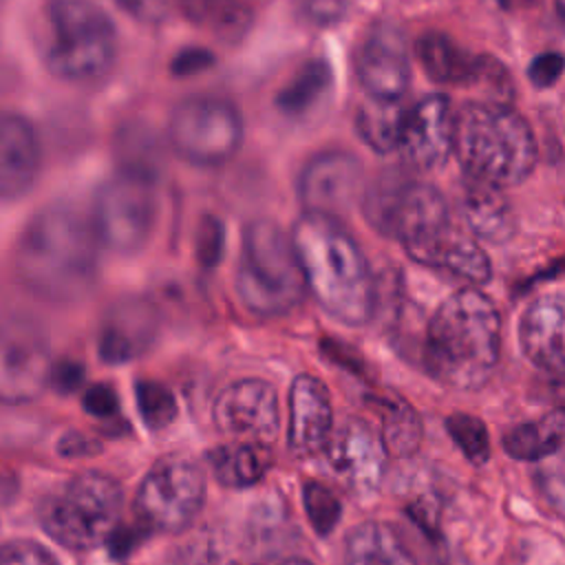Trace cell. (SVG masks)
Listing matches in <instances>:
<instances>
[{
	"label": "cell",
	"instance_id": "cell-1",
	"mask_svg": "<svg viewBox=\"0 0 565 565\" xmlns=\"http://www.w3.org/2000/svg\"><path fill=\"white\" fill-rule=\"evenodd\" d=\"M97 245L88 218L66 203H51L24 225L13 256L15 274L40 300L75 302L95 285Z\"/></svg>",
	"mask_w": 565,
	"mask_h": 565
},
{
	"label": "cell",
	"instance_id": "cell-2",
	"mask_svg": "<svg viewBox=\"0 0 565 565\" xmlns=\"http://www.w3.org/2000/svg\"><path fill=\"white\" fill-rule=\"evenodd\" d=\"M305 289L335 320L362 327L375 309V287L364 252L340 218L302 214L291 230Z\"/></svg>",
	"mask_w": 565,
	"mask_h": 565
},
{
	"label": "cell",
	"instance_id": "cell-3",
	"mask_svg": "<svg viewBox=\"0 0 565 565\" xmlns=\"http://www.w3.org/2000/svg\"><path fill=\"white\" fill-rule=\"evenodd\" d=\"M501 351V316L477 287L450 294L430 316L424 366L444 386L477 391L492 377Z\"/></svg>",
	"mask_w": 565,
	"mask_h": 565
},
{
	"label": "cell",
	"instance_id": "cell-4",
	"mask_svg": "<svg viewBox=\"0 0 565 565\" xmlns=\"http://www.w3.org/2000/svg\"><path fill=\"white\" fill-rule=\"evenodd\" d=\"M452 152L472 181L492 188L523 183L539 159L530 121L501 102H468L455 110Z\"/></svg>",
	"mask_w": 565,
	"mask_h": 565
},
{
	"label": "cell",
	"instance_id": "cell-5",
	"mask_svg": "<svg viewBox=\"0 0 565 565\" xmlns=\"http://www.w3.org/2000/svg\"><path fill=\"white\" fill-rule=\"evenodd\" d=\"M44 64L68 84L104 79L117 60V24L102 0H46Z\"/></svg>",
	"mask_w": 565,
	"mask_h": 565
},
{
	"label": "cell",
	"instance_id": "cell-6",
	"mask_svg": "<svg viewBox=\"0 0 565 565\" xmlns=\"http://www.w3.org/2000/svg\"><path fill=\"white\" fill-rule=\"evenodd\" d=\"M305 291L291 236L269 218L245 225L236 269V294L243 307L254 316L276 318L296 309Z\"/></svg>",
	"mask_w": 565,
	"mask_h": 565
},
{
	"label": "cell",
	"instance_id": "cell-7",
	"mask_svg": "<svg viewBox=\"0 0 565 565\" xmlns=\"http://www.w3.org/2000/svg\"><path fill=\"white\" fill-rule=\"evenodd\" d=\"M124 494L104 472H79L40 503L44 532L68 550H93L110 539L121 519Z\"/></svg>",
	"mask_w": 565,
	"mask_h": 565
},
{
	"label": "cell",
	"instance_id": "cell-8",
	"mask_svg": "<svg viewBox=\"0 0 565 565\" xmlns=\"http://www.w3.org/2000/svg\"><path fill=\"white\" fill-rule=\"evenodd\" d=\"M207 479L201 463L185 452L163 455L141 479L135 514L150 532L179 534L192 525L205 501Z\"/></svg>",
	"mask_w": 565,
	"mask_h": 565
},
{
	"label": "cell",
	"instance_id": "cell-9",
	"mask_svg": "<svg viewBox=\"0 0 565 565\" xmlns=\"http://www.w3.org/2000/svg\"><path fill=\"white\" fill-rule=\"evenodd\" d=\"M157 207L154 174L119 168L99 185L90 225L97 241L110 252L135 254L152 236Z\"/></svg>",
	"mask_w": 565,
	"mask_h": 565
},
{
	"label": "cell",
	"instance_id": "cell-10",
	"mask_svg": "<svg viewBox=\"0 0 565 565\" xmlns=\"http://www.w3.org/2000/svg\"><path fill=\"white\" fill-rule=\"evenodd\" d=\"M245 135L238 108L212 95H194L179 102L168 119V141L188 163L212 168L227 163Z\"/></svg>",
	"mask_w": 565,
	"mask_h": 565
},
{
	"label": "cell",
	"instance_id": "cell-11",
	"mask_svg": "<svg viewBox=\"0 0 565 565\" xmlns=\"http://www.w3.org/2000/svg\"><path fill=\"white\" fill-rule=\"evenodd\" d=\"M415 55L426 77L437 86L477 88L488 102L501 104H508L514 93V82L497 57L468 53L441 31L422 33L415 42Z\"/></svg>",
	"mask_w": 565,
	"mask_h": 565
},
{
	"label": "cell",
	"instance_id": "cell-12",
	"mask_svg": "<svg viewBox=\"0 0 565 565\" xmlns=\"http://www.w3.org/2000/svg\"><path fill=\"white\" fill-rule=\"evenodd\" d=\"M51 349L31 320L0 324V404L20 406L38 399L51 377Z\"/></svg>",
	"mask_w": 565,
	"mask_h": 565
},
{
	"label": "cell",
	"instance_id": "cell-13",
	"mask_svg": "<svg viewBox=\"0 0 565 565\" xmlns=\"http://www.w3.org/2000/svg\"><path fill=\"white\" fill-rule=\"evenodd\" d=\"M364 185L362 161L342 148L313 154L298 174V201L305 214L340 218L360 199Z\"/></svg>",
	"mask_w": 565,
	"mask_h": 565
},
{
	"label": "cell",
	"instance_id": "cell-14",
	"mask_svg": "<svg viewBox=\"0 0 565 565\" xmlns=\"http://www.w3.org/2000/svg\"><path fill=\"white\" fill-rule=\"evenodd\" d=\"M212 417L225 437L267 446L280 430L278 393L258 377L236 380L214 399Z\"/></svg>",
	"mask_w": 565,
	"mask_h": 565
},
{
	"label": "cell",
	"instance_id": "cell-15",
	"mask_svg": "<svg viewBox=\"0 0 565 565\" xmlns=\"http://www.w3.org/2000/svg\"><path fill=\"white\" fill-rule=\"evenodd\" d=\"M353 71L366 97L402 102L411 86V57L402 29L375 22L353 51Z\"/></svg>",
	"mask_w": 565,
	"mask_h": 565
},
{
	"label": "cell",
	"instance_id": "cell-16",
	"mask_svg": "<svg viewBox=\"0 0 565 565\" xmlns=\"http://www.w3.org/2000/svg\"><path fill=\"white\" fill-rule=\"evenodd\" d=\"M335 479L358 499H369L380 490L386 470V448L364 419H347L331 430L322 450Z\"/></svg>",
	"mask_w": 565,
	"mask_h": 565
},
{
	"label": "cell",
	"instance_id": "cell-17",
	"mask_svg": "<svg viewBox=\"0 0 565 565\" xmlns=\"http://www.w3.org/2000/svg\"><path fill=\"white\" fill-rule=\"evenodd\" d=\"M455 108L448 95L430 93L406 106L397 150L408 166L430 170L452 154Z\"/></svg>",
	"mask_w": 565,
	"mask_h": 565
},
{
	"label": "cell",
	"instance_id": "cell-18",
	"mask_svg": "<svg viewBox=\"0 0 565 565\" xmlns=\"http://www.w3.org/2000/svg\"><path fill=\"white\" fill-rule=\"evenodd\" d=\"M287 446L296 457L324 450L333 430V406L327 386L311 373H300L289 388Z\"/></svg>",
	"mask_w": 565,
	"mask_h": 565
},
{
	"label": "cell",
	"instance_id": "cell-19",
	"mask_svg": "<svg viewBox=\"0 0 565 565\" xmlns=\"http://www.w3.org/2000/svg\"><path fill=\"white\" fill-rule=\"evenodd\" d=\"M42 170V143L33 121L18 110H0V199H22Z\"/></svg>",
	"mask_w": 565,
	"mask_h": 565
},
{
	"label": "cell",
	"instance_id": "cell-20",
	"mask_svg": "<svg viewBox=\"0 0 565 565\" xmlns=\"http://www.w3.org/2000/svg\"><path fill=\"white\" fill-rule=\"evenodd\" d=\"M406 254L426 267L441 269L470 287L483 285L490 280L492 267L488 260V254L483 247L463 230H459L455 223H448L446 227L404 245Z\"/></svg>",
	"mask_w": 565,
	"mask_h": 565
},
{
	"label": "cell",
	"instance_id": "cell-21",
	"mask_svg": "<svg viewBox=\"0 0 565 565\" xmlns=\"http://www.w3.org/2000/svg\"><path fill=\"white\" fill-rule=\"evenodd\" d=\"M157 329V313L146 300H119L102 320L97 338L99 358L108 364H126L152 347Z\"/></svg>",
	"mask_w": 565,
	"mask_h": 565
},
{
	"label": "cell",
	"instance_id": "cell-22",
	"mask_svg": "<svg viewBox=\"0 0 565 565\" xmlns=\"http://www.w3.org/2000/svg\"><path fill=\"white\" fill-rule=\"evenodd\" d=\"M565 305L561 291H547L530 300L519 320V344L523 355L541 371L563 373Z\"/></svg>",
	"mask_w": 565,
	"mask_h": 565
},
{
	"label": "cell",
	"instance_id": "cell-23",
	"mask_svg": "<svg viewBox=\"0 0 565 565\" xmlns=\"http://www.w3.org/2000/svg\"><path fill=\"white\" fill-rule=\"evenodd\" d=\"M459 216L472 238L486 243H508L516 232L512 205L499 188L468 181L459 199Z\"/></svg>",
	"mask_w": 565,
	"mask_h": 565
},
{
	"label": "cell",
	"instance_id": "cell-24",
	"mask_svg": "<svg viewBox=\"0 0 565 565\" xmlns=\"http://www.w3.org/2000/svg\"><path fill=\"white\" fill-rule=\"evenodd\" d=\"M344 565H417V561L395 525L364 521L347 536Z\"/></svg>",
	"mask_w": 565,
	"mask_h": 565
},
{
	"label": "cell",
	"instance_id": "cell-25",
	"mask_svg": "<svg viewBox=\"0 0 565 565\" xmlns=\"http://www.w3.org/2000/svg\"><path fill=\"white\" fill-rule=\"evenodd\" d=\"M214 479L225 488H249L258 483L269 466L265 446L230 439L207 452Z\"/></svg>",
	"mask_w": 565,
	"mask_h": 565
},
{
	"label": "cell",
	"instance_id": "cell-26",
	"mask_svg": "<svg viewBox=\"0 0 565 565\" xmlns=\"http://www.w3.org/2000/svg\"><path fill=\"white\" fill-rule=\"evenodd\" d=\"M333 86L331 66L322 57L302 62L296 73L280 86L276 108L287 117H305L322 104Z\"/></svg>",
	"mask_w": 565,
	"mask_h": 565
},
{
	"label": "cell",
	"instance_id": "cell-27",
	"mask_svg": "<svg viewBox=\"0 0 565 565\" xmlns=\"http://www.w3.org/2000/svg\"><path fill=\"white\" fill-rule=\"evenodd\" d=\"M406 106L395 99L366 97L353 117L358 137L380 154L395 152L402 137Z\"/></svg>",
	"mask_w": 565,
	"mask_h": 565
},
{
	"label": "cell",
	"instance_id": "cell-28",
	"mask_svg": "<svg viewBox=\"0 0 565 565\" xmlns=\"http://www.w3.org/2000/svg\"><path fill=\"white\" fill-rule=\"evenodd\" d=\"M563 448V413L554 408L539 419L505 430L503 450L521 461H541Z\"/></svg>",
	"mask_w": 565,
	"mask_h": 565
},
{
	"label": "cell",
	"instance_id": "cell-29",
	"mask_svg": "<svg viewBox=\"0 0 565 565\" xmlns=\"http://www.w3.org/2000/svg\"><path fill=\"white\" fill-rule=\"evenodd\" d=\"M382 441L395 457L413 455L424 437V426L413 406L399 397H382Z\"/></svg>",
	"mask_w": 565,
	"mask_h": 565
},
{
	"label": "cell",
	"instance_id": "cell-30",
	"mask_svg": "<svg viewBox=\"0 0 565 565\" xmlns=\"http://www.w3.org/2000/svg\"><path fill=\"white\" fill-rule=\"evenodd\" d=\"M177 2L192 22L214 29L225 38L241 35L247 29L249 11L238 0H177Z\"/></svg>",
	"mask_w": 565,
	"mask_h": 565
},
{
	"label": "cell",
	"instance_id": "cell-31",
	"mask_svg": "<svg viewBox=\"0 0 565 565\" xmlns=\"http://www.w3.org/2000/svg\"><path fill=\"white\" fill-rule=\"evenodd\" d=\"M135 393L141 419L150 430H161L174 422L177 399L166 384L157 380H139L135 384Z\"/></svg>",
	"mask_w": 565,
	"mask_h": 565
},
{
	"label": "cell",
	"instance_id": "cell-32",
	"mask_svg": "<svg viewBox=\"0 0 565 565\" xmlns=\"http://www.w3.org/2000/svg\"><path fill=\"white\" fill-rule=\"evenodd\" d=\"M450 439L459 446L468 461L481 466L490 457V435L486 424L470 413H452L446 419Z\"/></svg>",
	"mask_w": 565,
	"mask_h": 565
},
{
	"label": "cell",
	"instance_id": "cell-33",
	"mask_svg": "<svg viewBox=\"0 0 565 565\" xmlns=\"http://www.w3.org/2000/svg\"><path fill=\"white\" fill-rule=\"evenodd\" d=\"M302 503L313 532L320 536H329L342 514V505L335 492L320 481H307L302 486Z\"/></svg>",
	"mask_w": 565,
	"mask_h": 565
},
{
	"label": "cell",
	"instance_id": "cell-34",
	"mask_svg": "<svg viewBox=\"0 0 565 565\" xmlns=\"http://www.w3.org/2000/svg\"><path fill=\"white\" fill-rule=\"evenodd\" d=\"M547 463H541L536 470V486L543 494V499L547 501V505H552V510L556 512V516L563 514V459H561V450L545 457Z\"/></svg>",
	"mask_w": 565,
	"mask_h": 565
},
{
	"label": "cell",
	"instance_id": "cell-35",
	"mask_svg": "<svg viewBox=\"0 0 565 565\" xmlns=\"http://www.w3.org/2000/svg\"><path fill=\"white\" fill-rule=\"evenodd\" d=\"M0 565H60V563L44 545L29 539H18L0 545Z\"/></svg>",
	"mask_w": 565,
	"mask_h": 565
},
{
	"label": "cell",
	"instance_id": "cell-36",
	"mask_svg": "<svg viewBox=\"0 0 565 565\" xmlns=\"http://www.w3.org/2000/svg\"><path fill=\"white\" fill-rule=\"evenodd\" d=\"M563 66H565V60L558 51H545L541 55H536L530 66H527V79L534 84V88L539 90H545V88H552L561 75H563Z\"/></svg>",
	"mask_w": 565,
	"mask_h": 565
},
{
	"label": "cell",
	"instance_id": "cell-37",
	"mask_svg": "<svg viewBox=\"0 0 565 565\" xmlns=\"http://www.w3.org/2000/svg\"><path fill=\"white\" fill-rule=\"evenodd\" d=\"M212 64H214V55L207 49L188 46V49L177 51V55L170 62V71L177 77H190V75L207 71Z\"/></svg>",
	"mask_w": 565,
	"mask_h": 565
},
{
	"label": "cell",
	"instance_id": "cell-38",
	"mask_svg": "<svg viewBox=\"0 0 565 565\" xmlns=\"http://www.w3.org/2000/svg\"><path fill=\"white\" fill-rule=\"evenodd\" d=\"M344 13H347L344 0H305L302 4V15L318 26L335 24L344 18Z\"/></svg>",
	"mask_w": 565,
	"mask_h": 565
},
{
	"label": "cell",
	"instance_id": "cell-39",
	"mask_svg": "<svg viewBox=\"0 0 565 565\" xmlns=\"http://www.w3.org/2000/svg\"><path fill=\"white\" fill-rule=\"evenodd\" d=\"M84 408L95 415V417H113L119 408L117 404V395L110 386L106 384H93L86 393H84Z\"/></svg>",
	"mask_w": 565,
	"mask_h": 565
},
{
	"label": "cell",
	"instance_id": "cell-40",
	"mask_svg": "<svg viewBox=\"0 0 565 565\" xmlns=\"http://www.w3.org/2000/svg\"><path fill=\"white\" fill-rule=\"evenodd\" d=\"M223 245V227L214 216H205L199 230V254L203 260L214 263Z\"/></svg>",
	"mask_w": 565,
	"mask_h": 565
},
{
	"label": "cell",
	"instance_id": "cell-41",
	"mask_svg": "<svg viewBox=\"0 0 565 565\" xmlns=\"http://www.w3.org/2000/svg\"><path fill=\"white\" fill-rule=\"evenodd\" d=\"M84 380V371L77 362L73 360H64L60 364L53 362L51 366V377H49V384H53L57 391L62 393H71L75 391Z\"/></svg>",
	"mask_w": 565,
	"mask_h": 565
},
{
	"label": "cell",
	"instance_id": "cell-42",
	"mask_svg": "<svg viewBox=\"0 0 565 565\" xmlns=\"http://www.w3.org/2000/svg\"><path fill=\"white\" fill-rule=\"evenodd\" d=\"M117 4L132 18L146 22H159L168 13V0H117Z\"/></svg>",
	"mask_w": 565,
	"mask_h": 565
},
{
	"label": "cell",
	"instance_id": "cell-43",
	"mask_svg": "<svg viewBox=\"0 0 565 565\" xmlns=\"http://www.w3.org/2000/svg\"><path fill=\"white\" fill-rule=\"evenodd\" d=\"M90 448H97V444H93L90 439H84L82 435L77 433H71L64 437V441L60 444V452L66 455V457H77V455H88V452H95Z\"/></svg>",
	"mask_w": 565,
	"mask_h": 565
},
{
	"label": "cell",
	"instance_id": "cell-44",
	"mask_svg": "<svg viewBox=\"0 0 565 565\" xmlns=\"http://www.w3.org/2000/svg\"><path fill=\"white\" fill-rule=\"evenodd\" d=\"M503 9H510V11H516V9H525L530 4H534L536 0H497Z\"/></svg>",
	"mask_w": 565,
	"mask_h": 565
},
{
	"label": "cell",
	"instance_id": "cell-45",
	"mask_svg": "<svg viewBox=\"0 0 565 565\" xmlns=\"http://www.w3.org/2000/svg\"><path fill=\"white\" fill-rule=\"evenodd\" d=\"M276 565H313V563H309V561H305V558H285V561L276 563Z\"/></svg>",
	"mask_w": 565,
	"mask_h": 565
},
{
	"label": "cell",
	"instance_id": "cell-46",
	"mask_svg": "<svg viewBox=\"0 0 565 565\" xmlns=\"http://www.w3.org/2000/svg\"><path fill=\"white\" fill-rule=\"evenodd\" d=\"M554 7H556V15L561 20L563 18V0H554Z\"/></svg>",
	"mask_w": 565,
	"mask_h": 565
}]
</instances>
